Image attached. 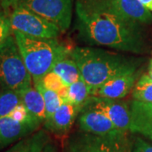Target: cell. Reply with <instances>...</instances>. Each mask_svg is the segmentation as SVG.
Masks as SVG:
<instances>
[{
	"label": "cell",
	"instance_id": "15",
	"mask_svg": "<svg viewBox=\"0 0 152 152\" xmlns=\"http://www.w3.org/2000/svg\"><path fill=\"white\" fill-rule=\"evenodd\" d=\"M51 140L52 139L48 132L45 129H40L14 144L5 152H42Z\"/></svg>",
	"mask_w": 152,
	"mask_h": 152
},
{
	"label": "cell",
	"instance_id": "19",
	"mask_svg": "<svg viewBox=\"0 0 152 152\" xmlns=\"http://www.w3.org/2000/svg\"><path fill=\"white\" fill-rule=\"evenodd\" d=\"M21 104L16 92L0 87V118L10 115Z\"/></svg>",
	"mask_w": 152,
	"mask_h": 152
},
{
	"label": "cell",
	"instance_id": "18",
	"mask_svg": "<svg viewBox=\"0 0 152 152\" xmlns=\"http://www.w3.org/2000/svg\"><path fill=\"white\" fill-rule=\"evenodd\" d=\"M34 86L42 94L45 102V108H46V120L53 116L55 112L59 108L60 106L64 103L62 99L60 98L58 92L52 91L48 88L45 87L42 81H39L34 84ZM45 120V121H46Z\"/></svg>",
	"mask_w": 152,
	"mask_h": 152
},
{
	"label": "cell",
	"instance_id": "10",
	"mask_svg": "<svg viewBox=\"0 0 152 152\" xmlns=\"http://www.w3.org/2000/svg\"><path fill=\"white\" fill-rule=\"evenodd\" d=\"M80 130L98 136H118L129 132L118 129L107 116L92 110H82L78 116Z\"/></svg>",
	"mask_w": 152,
	"mask_h": 152
},
{
	"label": "cell",
	"instance_id": "24",
	"mask_svg": "<svg viewBox=\"0 0 152 152\" xmlns=\"http://www.w3.org/2000/svg\"><path fill=\"white\" fill-rule=\"evenodd\" d=\"M20 0H0L1 8L4 11H7L10 8H15Z\"/></svg>",
	"mask_w": 152,
	"mask_h": 152
},
{
	"label": "cell",
	"instance_id": "3",
	"mask_svg": "<svg viewBox=\"0 0 152 152\" xmlns=\"http://www.w3.org/2000/svg\"><path fill=\"white\" fill-rule=\"evenodd\" d=\"M12 33L26 67L31 75L33 85L41 81L53 70L55 64L71 51L58 39L36 38L19 32Z\"/></svg>",
	"mask_w": 152,
	"mask_h": 152
},
{
	"label": "cell",
	"instance_id": "11",
	"mask_svg": "<svg viewBox=\"0 0 152 152\" xmlns=\"http://www.w3.org/2000/svg\"><path fill=\"white\" fill-rule=\"evenodd\" d=\"M82 108L71 103H63L53 116L44 122V129L57 136L66 135Z\"/></svg>",
	"mask_w": 152,
	"mask_h": 152
},
{
	"label": "cell",
	"instance_id": "22",
	"mask_svg": "<svg viewBox=\"0 0 152 152\" xmlns=\"http://www.w3.org/2000/svg\"><path fill=\"white\" fill-rule=\"evenodd\" d=\"M12 34L10 21V16L6 14L0 13V46L5 42V40Z\"/></svg>",
	"mask_w": 152,
	"mask_h": 152
},
{
	"label": "cell",
	"instance_id": "20",
	"mask_svg": "<svg viewBox=\"0 0 152 152\" xmlns=\"http://www.w3.org/2000/svg\"><path fill=\"white\" fill-rule=\"evenodd\" d=\"M133 97L135 101L152 103V80L147 75H143L135 84Z\"/></svg>",
	"mask_w": 152,
	"mask_h": 152
},
{
	"label": "cell",
	"instance_id": "16",
	"mask_svg": "<svg viewBox=\"0 0 152 152\" xmlns=\"http://www.w3.org/2000/svg\"><path fill=\"white\" fill-rule=\"evenodd\" d=\"M52 71L59 76L64 85L68 86L77 81L81 77L78 65L71 58L69 53L60 58L55 64Z\"/></svg>",
	"mask_w": 152,
	"mask_h": 152
},
{
	"label": "cell",
	"instance_id": "23",
	"mask_svg": "<svg viewBox=\"0 0 152 152\" xmlns=\"http://www.w3.org/2000/svg\"><path fill=\"white\" fill-rule=\"evenodd\" d=\"M131 152H152V145L140 137H136L133 141Z\"/></svg>",
	"mask_w": 152,
	"mask_h": 152
},
{
	"label": "cell",
	"instance_id": "29",
	"mask_svg": "<svg viewBox=\"0 0 152 152\" xmlns=\"http://www.w3.org/2000/svg\"><path fill=\"white\" fill-rule=\"evenodd\" d=\"M65 152H68V151H66V150H65Z\"/></svg>",
	"mask_w": 152,
	"mask_h": 152
},
{
	"label": "cell",
	"instance_id": "27",
	"mask_svg": "<svg viewBox=\"0 0 152 152\" xmlns=\"http://www.w3.org/2000/svg\"><path fill=\"white\" fill-rule=\"evenodd\" d=\"M140 1L147 10L152 12V0H140Z\"/></svg>",
	"mask_w": 152,
	"mask_h": 152
},
{
	"label": "cell",
	"instance_id": "26",
	"mask_svg": "<svg viewBox=\"0 0 152 152\" xmlns=\"http://www.w3.org/2000/svg\"><path fill=\"white\" fill-rule=\"evenodd\" d=\"M42 152H58V147L55 145L54 142L51 140L47 145V146L44 148Z\"/></svg>",
	"mask_w": 152,
	"mask_h": 152
},
{
	"label": "cell",
	"instance_id": "1",
	"mask_svg": "<svg viewBox=\"0 0 152 152\" xmlns=\"http://www.w3.org/2000/svg\"><path fill=\"white\" fill-rule=\"evenodd\" d=\"M75 14L82 42L121 52H143L140 25L124 16L111 0H76Z\"/></svg>",
	"mask_w": 152,
	"mask_h": 152
},
{
	"label": "cell",
	"instance_id": "17",
	"mask_svg": "<svg viewBox=\"0 0 152 152\" xmlns=\"http://www.w3.org/2000/svg\"><path fill=\"white\" fill-rule=\"evenodd\" d=\"M69 103L74 104L81 108L84 107L85 104L91 96V89L83 80L82 76L77 81L69 86Z\"/></svg>",
	"mask_w": 152,
	"mask_h": 152
},
{
	"label": "cell",
	"instance_id": "8",
	"mask_svg": "<svg viewBox=\"0 0 152 152\" xmlns=\"http://www.w3.org/2000/svg\"><path fill=\"white\" fill-rule=\"evenodd\" d=\"M82 110H92L102 113L118 129L130 132V105L121 99L91 96Z\"/></svg>",
	"mask_w": 152,
	"mask_h": 152
},
{
	"label": "cell",
	"instance_id": "5",
	"mask_svg": "<svg viewBox=\"0 0 152 152\" xmlns=\"http://www.w3.org/2000/svg\"><path fill=\"white\" fill-rule=\"evenodd\" d=\"M129 133L118 136H98L83 131L71 134L66 141L68 152H131Z\"/></svg>",
	"mask_w": 152,
	"mask_h": 152
},
{
	"label": "cell",
	"instance_id": "4",
	"mask_svg": "<svg viewBox=\"0 0 152 152\" xmlns=\"http://www.w3.org/2000/svg\"><path fill=\"white\" fill-rule=\"evenodd\" d=\"M34 86L14 34L0 46V87L18 92Z\"/></svg>",
	"mask_w": 152,
	"mask_h": 152
},
{
	"label": "cell",
	"instance_id": "7",
	"mask_svg": "<svg viewBox=\"0 0 152 152\" xmlns=\"http://www.w3.org/2000/svg\"><path fill=\"white\" fill-rule=\"evenodd\" d=\"M75 0H20L19 4L53 23L65 32L69 28Z\"/></svg>",
	"mask_w": 152,
	"mask_h": 152
},
{
	"label": "cell",
	"instance_id": "21",
	"mask_svg": "<svg viewBox=\"0 0 152 152\" xmlns=\"http://www.w3.org/2000/svg\"><path fill=\"white\" fill-rule=\"evenodd\" d=\"M41 81L43 84L44 86L52 91H54L56 92H58L61 88L65 86L59 76L53 71L47 74Z\"/></svg>",
	"mask_w": 152,
	"mask_h": 152
},
{
	"label": "cell",
	"instance_id": "12",
	"mask_svg": "<svg viewBox=\"0 0 152 152\" xmlns=\"http://www.w3.org/2000/svg\"><path fill=\"white\" fill-rule=\"evenodd\" d=\"M138 72L132 71L116 76L93 91L91 96L111 99H123L135 86Z\"/></svg>",
	"mask_w": 152,
	"mask_h": 152
},
{
	"label": "cell",
	"instance_id": "13",
	"mask_svg": "<svg viewBox=\"0 0 152 152\" xmlns=\"http://www.w3.org/2000/svg\"><path fill=\"white\" fill-rule=\"evenodd\" d=\"M120 13L139 25L152 22V14L143 5L140 0H111Z\"/></svg>",
	"mask_w": 152,
	"mask_h": 152
},
{
	"label": "cell",
	"instance_id": "25",
	"mask_svg": "<svg viewBox=\"0 0 152 152\" xmlns=\"http://www.w3.org/2000/svg\"><path fill=\"white\" fill-rule=\"evenodd\" d=\"M60 98L62 99L64 103H69V86H64L58 91Z\"/></svg>",
	"mask_w": 152,
	"mask_h": 152
},
{
	"label": "cell",
	"instance_id": "28",
	"mask_svg": "<svg viewBox=\"0 0 152 152\" xmlns=\"http://www.w3.org/2000/svg\"><path fill=\"white\" fill-rule=\"evenodd\" d=\"M147 75L149 76V77H150V79L152 80V59L151 60V63H150V65H149V69H148Z\"/></svg>",
	"mask_w": 152,
	"mask_h": 152
},
{
	"label": "cell",
	"instance_id": "2",
	"mask_svg": "<svg viewBox=\"0 0 152 152\" xmlns=\"http://www.w3.org/2000/svg\"><path fill=\"white\" fill-rule=\"evenodd\" d=\"M70 57L78 65L83 80L93 91L116 76L137 70L134 58L91 47H75Z\"/></svg>",
	"mask_w": 152,
	"mask_h": 152
},
{
	"label": "cell",
	"instance_id": "9",
	"mask_svg": "<svg viewBox=\"0 0 152 152\" xmlns=\"http://www.w3.org/2000/svg\"><path fill=\"white\" fill-rule=\"evenodd\" d=\"M43 123L34 117L20 119L11 113L0 118V151L40 129Z\"/></svg>",
	"mask_w": 152,
	"mask_h": 152
},
{
	"label": "cell",
	"instance_id": "30",
	"mask_svg": "<svg viewBox=\"0 0 152 152\" xmlns=\"http://www.w3.org/2000/svg\"><path fill=\"white\" fill-rule=\"evenodd\" d=\"M0 8H1V4H0Z\"/></svg>",
	"mask_w": 152,
	"mask_h": 152
},
{
	"label": "cell",
	"instance_id": "14",
	"mask_svg": "<svg viewBox=\"0 0 152 152\" xmlns=\"http://www.w3.org/2000/svg\"><path fill=\"white\" fill-rule=\"evenodd\" d=\"M16 93L20 96L22 105L26 107L28 113L44 124L46 120L45 102L42 94L37 89L32 86Z\"/></svg>",
	"mask_w": 152,
	"mask_h": 152
},
{
	"label": "cell",
	"instance_id": "6",
	"mask_svg": "<svg viewBox=\"0 0 152 152\" xmlns=\"http://www.w3.org/2000/svg\"><path fill=\"white\" fill-rule=\"evenodd\" d=\"M10 21L12 32L21 33L31 37L57 39L62 33L53 23L20 4L12 11Z\"/></svg>",
	"mask_w": 152,
	"mask_h": 152
}]
</instances>
